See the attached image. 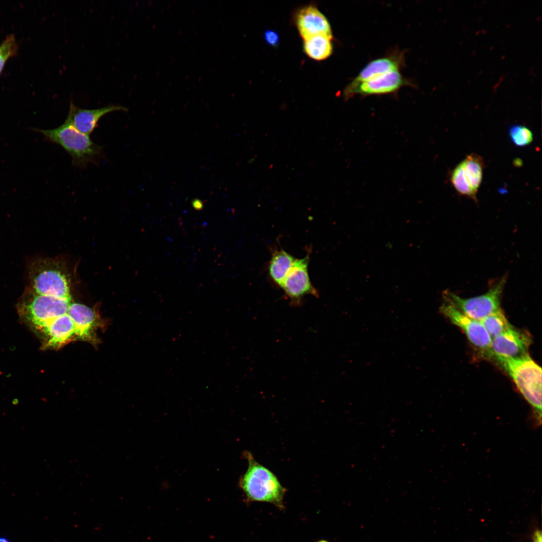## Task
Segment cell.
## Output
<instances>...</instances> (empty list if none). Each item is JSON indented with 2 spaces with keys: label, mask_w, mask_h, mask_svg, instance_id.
Segmentation results:
<instances>
[{
  "label": "cell",
  "mask_w": 542,
  "mask_h": 542,
  "mask_svg": "<svg viewBox=\"0 0 542 542\" xmlns=\"http://www.w3.org/2000/svg\"><path fill=\"white\" fill-rule=\"evenodd\" d=\"M71 299L39 294L26 289L18 304L21 315L43 330L53 320L67 313Z\"/></svg>",
  "instance_id": "5b68a950"
},
{
  "label": "cell",
  "mask_w": 542,
  "mask_h": 542,
  "mask_svg": "<svg viewBox=\"0 0 542 542\" xmlns=\"http://www.w3.org/2000/svg\"><path fill=\"white\" fill-rule=\"evenodd\" d=\"M405 83L398 70L392 71L371 79L353 84L345 88L344 95L349 98L354 94H381L394 92Z\"/></svg>",
  "instance_id": "8fae6325"
},
{
  "label": "cell",
  "mask_w": 542,
  "mask_h": 542,
  "mask_svg": "<svg viewBox=\"0 0 542 542\" xmlns=\"http://www.w3.org/2000/svg\"><path fill=\"white\" fill-rule=\"evenodd\" d=\"M531 340L525 332L511 326L501 334L492 338L489 356L516 357L528 354Z\"/></svg>",
  "instance_id": "30bf717a"
},
{
  "label": "cell",
  "mask_w": 542,
  "mask_h": 542,
  "mask_svg": "<svg viewBox=\"0 0 542 542\" xmlns=\"http://www.w3.org/2000/svg\"><path fill=\"white\" fill-rule=\"evenodd\" d=\"M28 274L30 288L36 293L71 299L70 275L60 259H36L29 265Z\"/></svg>",
  "instance_id": "3957f363"
},
{
  "label": "cell",
  "mask_w": 542,
  "mask_h": 542,
  "mask_svg": "<svg viewBox=\"0 0 542 542\" xmlns=\"http://www.w3.org/2000/svg\"><path fill=\"white\" fill-rule=\"evenodd\" d=\"M49 141L61 146L71 157L73 164L84 169L89 164H97L103 157L102 147L85 134L64 122L51 129H35Z\"/></svg>",
  "instance_id": "7a4b0ae2"
},
{
  "label": "cell",
  "mask_w": 542,
  "mask_h": 542,
  "mask_svg": "<svg viewBox=\"0 0 542 542\" xmlns=\"http://www.w3.org/2000/svg\"><path fill=\"white\" fill-rule=\"evenodd\" d=\"M128 108L121 105H108L95 109L78 107L70 102L68 115L64 122L68 123L80 132L90 134L97 127L100 119L105 114L116 111H127Z\"/></svg>",
  "instance_id": "7c38bea8"
},
{
  "label": "cell",
  "mask_w": 542,
  "mask_h": 542,
  "mask_svg": "<svg viewBox=\"0 0 542 542\" xmlns=\"http://www.w3.org/2000/svg\"><path fill=\"white\" fill-rule=\"evenodd\" d=\"M533 406L540 408L541 368L528 353L516 357L493 356Z\"/></svg>",
  "instance_id": "277c9868"
},
{
  "label": "cell",
  "mask_w": 542,
  "mask_h": 542,
  "mask_svg": "<svg viewBox=\"0 0 542 542\" xmlns=\"http://www.w3.org/2000/svg\"><path fill=\"white\" fill-rule=\"evenodd\" d=\"M0 542H10L9 539L5 537H0Z\"/></svg>",
  "instance_id": "d4e9b609"
},
{
  "label": "cell",
  "mask_w": 542,
  "mask_h": 542,
  "mask_svg": "<svg viewBox=\"0 0 542 542\" xmlns=\"http://www.w3.org/2000/svg\"><path fill=\"white\" fill-rule=\"evenodd\" d=\"M296 258L283 249L274 251L269 262V274L278 286H280L292 267Z\"/></svg>",
  "instance_id": "e0dca14e"
},
{
  "label": "cell",
  "mask_w": 542,
  "mask_h": 542,
  "mask_svg": "<svg viewBox=\"0 0 542 542\" xmlns=\"http://www.w3.org/2000/svg\"><path fill=\"white\" fill-rule=\"evenodd\" d=\"M316 542H329V541L328 540H325V539H320V540H318Z\"/></svg>",
  "instance_id": "484cf974"
},
{
  "label": "cell",
  "mask_w": 542,
  "mask_h": 542,
  "mask_svg": "<svg viewBox=\"0 0 542 542\" xmlns=\"http://www.w3.org/2000/svg\"><path fill=\"white\" fill-rule=\"evenodd\" d=\"M505 283L506 277H504L492 285L486 293L469 298H462L449 290H446L442 295L444 302L452 305L467 316L480 321L500 309V301Z\"/></svg>",
  "instance_id": "8992f818"
},
{
  "label": "cell",
  "mask_w": 542,
  "mask_h": 542,
  "mask_svg": "<svg viewBox=\"0 0 542 542\" xmlns=\"http://www.w3.org/2000/svg\"><path fill=\"white\" fill-rule=\"evenodd\" d=\"M264 38L266 42L273 46H277L279 42V37L277 33L270 30L265 32Z\"/></svg>",
  "instance_id": "7402d4cb"
},
{
  "label": "cell",
  "mask_w": 542,
  "mask_h": 542,
  "mask_svg": "<svg viewBox=\"0 0 542 542\" xmlns=\"http://www.w3.org/2000/svg\"><path fill=\"white\" fill-rule=\"evenodd\" d=\"M309 255L301 259H295L292 267L280 286L294 307L301 305L302 299L306 295H312L316 298L319 294L313 286L308 273Z\"/></svg>",
  "instance_id": "ba28073f"
},
{
  "label": "cell",
  "mask_w": 542,
  "mask_h": 542,
  "mask_svg": "<svg viewBox=\"0 0 542 542\" xmlns=\"http://www.w3.org/2000/svg\"><path fill=\"white\" fill-rule=\"evenodd\" d=\"M440 310L453 324L462 330L473 345L486 352L489 356L492 338L479 321L467 316L445 302L441 305Z\"/></svg>",
  "instance_id": "9c48e42d"
},
{
  "label": "cell",
  "mask_w": 542,
  "mask_h": 542,
  "mask_svg": "<svg viewBox=\"0 0 542 542\" xmlns=\"http://www.w3.org/2000/svg\"><path fill=\"white\" fill-rule=\"evenodd\" d=\"M67 314L74 324L75 335L83 340H91L96 325L94 311L85 305L71 302Z\"/></svg>",
  "instance_id": "9a60e30c"
},
{
  "label": "cell",
  "mask_w": 542,
  "mask_h": 542,
  "mask_svg": "<svg viewBox=\"0 0 542 542\" xmlns=\"http://www.w3.org/2000/svg\"><path fill=\"white\" fill-rule=\"evenodd\" d=\"M42 331L48 338L46 347H59L75 335L74 324L67 313L50 322Z\"/></svg>",
  "instance_id": "5bb4252c"
},
{
  "label": "cell",
  "mask_w": 542,
  "mask_h": 542,
  "mask_svg": "<svg viewBox=\"0 0 542 542\" xmlns=\"http://www.w3.org/2000/svg\"><path fill=\"white\" fill-rule=\"evenodd\" d=\"M332 37L319 35L304 40V49L306 54L316 60H323L331 55L333 46Z\"/></svg>",
  "instance_id": "ac0fdd59"
},
{
  "label": "cell",
  "mask_w": 542,
  "mask_h": 542,
  "mask_svg": "<svg viewBox=\"0 0 542 542\" xmlns=\"http://www.w3.org/2000/svg\"><path fill=\"white\" fill-rule=\"evenodd\" d=\"M491 338L501 334L510 326L500 309L479 321Z\"/></svg>",
  "instance_id": "d6986e66"
},
{
  "label": "cell",
  "mask_w": 542,
  "mask_h": 542,
  "mask_svg": "<svg viewBox=\"0 0 542 542\" xmlns=\"http://www.w3.org/2000/svg\"><path fill=\"white\" fill-rule=\"evenodd\" d=\"M245 456L248 468L241 477L239 485L247 501L266 502L280 510L284 509L286 489L271 471L255 461L251 453L246 452Z\"/></svg>",
  "instance_id": "6da1fadb"
},
{
  "label": "cell",
  "mask_w": 542,
  "mask_h": 542,
  "mask_svg": "<svg viewBox=\"0 0 542 542\" xmlns=\"http://www.w3.org/2000/svg\"><path fill=\"white\" fill-rule=\"evenodd\" d=\"M17 45L15 37L9 36L0 45V73L7 61L17 51Z\"/></svg>",
  "instance_id": "44dd1931"
},
{
  "label": "cell",
  "mask_w": 542,
  "mask_h": 542,
  "mask_svg": "<svg viewBox=\"0 0 542 542\" xmlns=\"http://www.w3.org/2000/svg\"><path fill=\"white\" fill-rule=\"evenodd\" d=\"M533 542H542L541 532L539 529L535 530L532 534Z\"/></svg>",
  "instance_id": "cb8c5ba5"
},
{
  "label": "cell",
  "mask_w": 542,
  "mask_h": 542,
  "mask_svg": "<svg viewBox=\"0 0 542 542\" xmlns=\"http://www.w3.org/2000/svg\"><path fill=\"white\" fill-rule=\"evenodd\" d=\"M484 168L482 158L476 154H471L452 170L450 177L451 183L459 194L476 201Z\"/></svg>",
  "instance_id": "52a82bcc"
},
{
  "label": "cell",
  "mask_w": 542,
  "mask_h": 542,
  "mask_svg": "<svg viewBox=\"0 0 542 542\" xmlns=\"http://www.w3.org/2000/svg\"><path fill=\"white\" fill-rule=\"evenodd\" d=\"M510 139L513 144L519 147L530 145L533 140V135L529 128L523 125H513L509 130Z\"/></svg>",
  "instance_id": "ffe728a7"
},
{
  "label": "cell",
  "mask_w": 542,
  "mask_h": 542,
  "mask_svg": "<svg viewBox=\"0 0 542 542\" xmlns=\"http://www.w3.org/2000/svg\"><path fill=\"white\" fill-rule=\"evenodd\" d=\"M296 24L304 40L319 35L332 37L328 20L313 6H306L298 12L296 16Z\"/></svg>",
  "instance_id": "4fadbf2b"
},
{
  "label": "cell",
  "mask_w": 542,
  "mask_h": 542,
  "mask_svg": "<svg viewBox=\"0 0 542 542\" xmlns=\"http://www.w3.org/2000/svg\"><path fill=\"white\" fill-rule=\"evenodd\" d=\"M401 64V56H391L374 60L367 64L351 83H360L390 71L398 70Z\"/></svg>",
  "instance_id": "2e32d148"
},
{
  "label": "cell",
  "mask_w": 542,
  "mask_h": 542,
  "mask_svg": "<svg viewBox=\"0 0 542 542\" xmlns=\"http://www.w3.org/2000/svg\"><path fill=\"white\" fill-rule=\"evenodd\" d=\"M192 206L197 210H201L204 206L203 202L200 199H195L192 201Z\"/></svg>",
  "instance_id": "603a6c76"
}]
</instances>
